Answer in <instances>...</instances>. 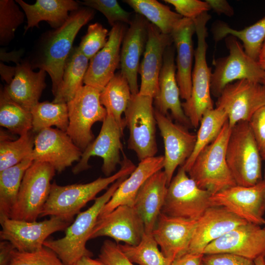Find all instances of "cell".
<instances>
[{
	"mask_svg": "<svg viewBox=\"0 0 265 265\" xmlns=\"http://www.w3.org/2000/svg\"><path fill=\"white\" fill-rule=\"evenodd\" d=\"M95 13L88 7L71 12L62 26L42 35L28 59L33 69L37 68L49 74L54 96L61 84L64 65L75 38L80 28L94 18Z\"/></svg>",
	"mask_w": 265,
	"mask_h": 265,
	"instance_id": "obj_1",
	"label": "cell"
},
{
	"mask_svg": "<svg viewBox=\"0 0 265 265\" xmlns=\"http://www.w3.org/2000/svg\"><path fill=\"white\" fill-rule=\"evenodd\" d=\"M123 159L121 168L114 174L105 178L99 177L87 184H75L67 186L58 185L55 182L51 185L48 198L40 216L60 217L72 221L74 216L90 201L119 178L129 176L135 169V165L122 152Z\"/></svg>",
	"mask_w": 265,
	"mask_h": 265,
	"instance_id": "obj_2",
	"label": "cell"
},
{
	"mask_svg": "<svg viewBox=\"0 0 265 265\" xmlns=\"http://www.w3.org/2000/svg\"><path fill=\"white\" fill-rule=\"evenodd\" d=\"M129 176H123L114 182L101 196L96 198L93 205L80 212L74 221L65 230V236L57 239H47L44 246L51 249L66 265H72L84 256L92 253L86 246L101 211Z\"/></svg>",
	"mask_w": 265,
	"mask_h": 265,
	"instance_id": "obj_3",
	"label": "cell"
},
{
	"mask_svg": "<svg viewBox=\"0 0 265 265\" xmlns=\"http://www.w3.org/2000/svg\"><path fill=\"white\" fill-rule=\"evenodd\" d=\"M211 18V15L205 12L193 19L197 45L194 55L192 90L190 97L182 103V106L192 127L195 128L199 126L203 115L214 108L210 89L212 72L206 59L208 48L206 25Z\"/></svg>",
	"mask_w": 265,
	"mask_h": 265,
	"instance_id": "obj_4",
	"label": "cell"
},
{
	"mask_svg": "<svg viewBox=\"0 0 265 265\" xmlns=\"http://www.w3.org/2000/svg\"><path fill=\"white\" fill-rule=\"evenodd\" d=\"M231 129L227 121L216 139L197 155L187 172L200 188L212 194L237 185L226 159Z\"/></svg>",
	"mask_w": 265,
	"mask_h": 265,
	"instance_id": "obj_5",
	"label": "cell"
},
{
	"mask_svg": "<svg viewBox=\"0 0 265 265\" xmlns=\"http://www.w3.org/2000/svg\"><path fill=\"white\" fill-rule=\"evenodd\" d=\"M226 159L237 185L251 186L263 180L261 152L248 121L232 128Z\"/></svg>",
	"mask_w": 265,
	"mask_h": 265,
	"instance_id": "obj_6",
	"label": "cell"
},
{
	"mask_svg": "<svg viewBox=\"0 0 265 265\" xmlns=\"http://www.w3.org/2000/svg\"><path fill=\"white\" fill-rule=\"evenodd\" d=\"M153 103L150 96L132 94L124 112L130 133L128 149L134 151L140 161L156 156L158 152Z\"/></svg>",
	"mask_w": 265,
	"mask_h": 265,
	"instance_id": "obj_7",
	"label": "cell"
},
{
	"mask_svg": "<svg viewBox=\"0 0 265 265\" xmlns=\"http://www.w3.org/2000/svg\"><path fill=\"white\" fill-rule=\"evenodd\" d=\"M229 54L213 61L214 69L211 78V93L218 97L228 84L241 80H248L263 83L265 72L258 61L250 57L238 39L229 35L225 38Z\"/></svg>",
	"mask_w": 265,
	"mask_h": 265,
	"instance_id": "obj_8",
	"label": "cell"
},
{
	"mask_svg": "<svg viewBox=\"0 0 265 265\" xmlns=\"http://www.w3.org/2000/svg\"><path fill=\"white\" fill-rule=\"evenodd\" d=\"M55 171L49 163L33 161L24 175L10 218L36 221L48 198Z\"/></svg>",
	"mask_w": 265,
	"mask_h": 265,
	"instance_id": "obj_9",
	"label": "cell"
},
{
	"mask_svg": "<svg viewBox=\"0 0 265 265\" xmlns=\"http://www.w3.org/2000/svg\"><path fill=\"white\" fill-rule=\"evenodd\" d=\"M101 91L84 85L67 104L69 124L66 132L83 152L94 140L91 128L97 122H103L107 115L101 104Z\"/></svg>",
	"mask_w": 265,
	"mask_h": 265,
	"instance_id": "obj_10",
	"label": "cell"
},
{
	"mask_svg": "<svg viewBox=\"0 0 265 265\" xmlns=\"http://www.w3.org/2000/svg\"><path fill=\"white\" fill-rule=\"evenodd\" d=\"M183 166L167 186L161 213L170 216L198 220L211 207L208 190L200 188Z\"/></svg>",
	"mask_w": 265,
	"mask_h": 265,
	"instance_id": "obj_11",
	"label": "cell"
},
{
	"mask_svg": "<svg viewBox=\"0 0 265 265\" xmlns=\"http://www.w3.org/2000/svg\"><path fill=\"white\" fill-rule=\"evenodd\" d=\"M265 106V85L248 80L227 84L218 97L216 107L227 114L232 128L240 121H249L259 109Z\"/></svg>",
	"mask_w": 265,
	"mask_h": 265,
	"instance_id": "obj_12",
	"label": "cell"
},
{
	"mask_svg": "<svg viewBox=\"0 0 265 265\" xmlns=\"http://www.w3.org/2000/svg\"><path fill=\"white\" fill-rule=\"evenodd\" d=\"M71 222L57 216L40 222L7 218L0 223V238L10 242L18 251L35 252L44 247L51 234L65 230Z\"/></svg>",
	"mask_w": 265,
	"mask_h": 265,
	"instance_id": "obj_13",
	"label": "cell"
},
{
	"mask_svg": "<svg viewBox=\"0 0 265 265\" xmlns=\"http://www.w3.org/2000/svg\"><path fill=\"white\" fill-rule=\"evenodd\" d=\"M28 59L16 63L15 66H8L0 62V73L6 82L2 88L14 102L31 110L39 102L46 86L47 72L43 70L34 72Z\"/></svg>",
	"mask_w": 265,
	"mask_h": 265,
	"instance_id": "obj_14",
	"label": "cell"
},
{
	"mask_svg": "<svg viewBox=\"0 0 265 265\" xmlns=\"http://www.w3.org/2000/svg\"><path fill=\"white\" fill-rule=\"evenodd\" d=\"M212 206L222 207L245 221L265 225V181L251 186H231L212 194Z\"/></svg>",
	"mask_w": 265,
	"mask_h": 265,
	"instance_id": "obj_15",
	"label": "cell"
},
{
	"mask_svg": "<svg viewBox=\"0 0 265 265\" xmlns=\"http://www.w3.org/2000/svg\"><path fill=\"white\" fill-rule=\"evenodd\" d=\"M124 129L110 114L107 113L98 135L82 152L80 159L73 168L72 172L77 174L88 169L90 167L89 159L97 156L103 160V173L106 177L111 176L117 166L122 162L120 152H123V146L121 138Z\"/></svg>",
	"mask_w": 265,
	"mask_h": 265,
	"instance_id": "obj_16",
	"label": "cell"
},
{
	"mask_svg": "<svg viewBox=\"0 0 265 265\" xmlns=\"http://www.w3.org/2000/svg\"><path fill=\"white\" fill-rule=\"evenodd\" d=\"M82 152L65 132L44 129L34 136V147L28 157L33 161L47 162L60 173L80 159Z\"/></svg>",
	"mask_w": 265,
	"mask_h": 265,
	"instance_id": "obj_17",
	"label": "cell"
},
{
	"mask_svg": "<svg viewBox=\"0 0 265 265\" xmlns=\"http://www.w3.org/2000/svg\"><path fill=\"white\" fill-rule=\"evenodd\" d=\"M155 115L164 143L163 171L168 186L176 169L182 166L192 154L196 134L189 132L186 126L173 123L167 115L155 108Z\"/></svg>",
	"mask_w": 265,
	"mask_h": 265,
	"instance_id": "obj_18",
	"label": "cell"
},
{
	"mask_svg": "<svg viewBox=\"0 0 265 265\" xmlns=\"http://www.w3.org/2000/svg\"><path fill=\"white\" fill-rule=\"evenodd\" d=\"M226 253L254 260L265 254V230L249 222L240 225L209 244L203 255Z\"/></svg>",
	"mask_w": 265,
	"mask_h": 265,
	"instance_id": "obj_19",
	"label": "cell"
},
{
	"mask_svg": "<svg viewBox=\"0 0 265 265\" xmlns=\"http://www.w3.org/2000/svg\"><path fill=\"white\" fill-rule=\"evenodd\" d=\"M145 233L143 220L133 206H118L104 217L98 219L90 238L108 237L118 243L137 245Z\"/></svg>",
	"mask_w": 265,
	"mask_h": 265,
	"instance_id": "obj_20",
	"label": "cell"
},
{
	"mask_svg": "<svg viewBox=\"0 0 265 265\" xmlns=\"http://www.w3.org/2000/svg\"><path fill=\"white\" fill-rule=\"evenodd\" d=\"M127 30L124 24L117 23L109 32L104 47L89 60L83 83L101 92L115 74L120 65L122 41Z\"/></svg>",
	"mask_w": 265,
	"mask_h": 265,
	"instance_id": "obj_21",
	"label": "cell"
},
{
	"mask_svg": "<svg viewBox=\"0 0 265 265\" xmlns=\"http://www.w3.org/2000/svg\"><path fill=\"white\" fill-rule=\"evenodd\" d=\"M173 44L171 34L162 33L149 22L148 38L139 73L141 84L139 94L154 99L159 91V79L166 49Z\"/></svg>",
	"mask_w": 265,
	"mask_h": 265,
	"instance_id": "obj_22",
	"label": "cell"
},
{
	"mask_svg": "<svg viewBox=\"0 0 265 265\" xmlns=\"http://www.w3.org/2000/svg\"><path fill=\"white\" fill-rule=\"evenodd\" d=\"M149 22L136 14L124 35L120 52L121 74L127 79L132 94L139 93L137 76L140 59L144 53L148 38Z\"/></svg>",
	"mask_w": 265,
	"mask_h": 265,
	"instance_id": "obj_23",
	"label": "cell"
},
{
	"mask_svg": "<svg viewBox=\"0 0 265 265\" xmlns=\"http://www.w3.org/2000/svg\"><path fill=\"white\" fill-rule=\"evenodd\" d=\"M197 220L160 213L152 234L166 257L174 261L187 252Z\"/></svg>",
	"mask_w": 265,
	"mask_h": 265,
	"instance_id": "obj_24",
	"label": "cell"
},
{
	"mask_svg": "<svg viewBox=\"0 0 265 265\" xmlns=\"http://www.w3.org/2000/svg\"><path fill=\"white\" fill-rule=\"evenodd\" d=\"M175 47L173 44L165 50L159 79V91L154 99L155 109L167 115L170 111L178 123L188 128L192 127L186 116L180 101V92L176 80Z\"/></svg>",
	"mask_w": 265,
	"mask_h": 265,
	"instance_id": "obj_25",
	"label": "cell"
},
{
	"mask_svg": "<svg viewBox=\"0 0 265 265\" xmlns=\"http://www.w3.org/2000/svg\"><path fill=\"white\" fill-rule=\"evenodd\" d=\"M246 222L224 207H210L197 220L187 253L203 255L209 244Z\"/></svg>",
	"mask_w": 265,
	"mask_h": 265,
	"instance_id": "obj_26",
	"label": "cell"
},
{
	"mask_svg": "<svg viewBox=\"0 0 265 265\" xmlns=\"http://www.w3.org/2000/svg\"><path fill=\"white\" fill-rule=\"evenodd\" d=\"M195 33L193 19L183 18L170 34L177 52L176 80L180 96L188 100L192 90V67L194 52L192 36Z\"/></svg>",
	"mask_w": 265,
	"mask_h": 265,
	"instance_id": "obj_27",
	"label": "cell"
},
{
	"mask_svg": "<svg viewBox=\"0 0 265 265\" xmlns=\"http://www.w3.org/2000/svg\"><path fill=\"white\" fill-rule=\"evenodd\" d=\"M166 175L162 170L150 176L142 185L133 207L141 217L145 232L152 233L163 206L167 189Z\"/></svg>",
	"mask_w": 265,
	"mask_h": 265,
	"instance_id": "obj_28",
	"label": "cell"
},
{
	"mask_svg": "<svg viewBox=\"0 0 265 265\" xmlns=\"http://www.w3.org/2000/svg\"><path fill=\"white\" fill-rule=\"evenodd\" d=\"M164 156L145 159L138 163L134 170L119 186L109 201L100 212L101 219L118 206H133L140 187L153 174L164 167Z\"/></svg>",
	"mask_w": 265,
	"mask_h": 265,
	"instance_id": "obj_29",
	"label": "cell"
},
{
	"mask_svg": "<svg viewBox=\"0 0 265 265\" xmlns=\"http://www.w3.org/2000/svg\"><path fill=\"white\" fill-rule=\"evenodd\" d=\"M15 1L23 9L27 19L25 33L30 28L38 27L39 23L46 21L53 29L62 26L71 12L78 10L80 3L73 0H37L30 4L23 0Z\"/></svg>",
	"mask_w": 265,
	"mask_h": 265,
	"instance_id": "obj_30",
	"label": "cell"
},
{
	"mask_svg": "<svg viewBox=\"0 0 265 265\" xmlns=\"http://www.w3.org/2000/svg\"><path fill=\"white\" fill-rule=\"evenodd\" d=\"M89 60L81 52L79 47H74L65 62L62 81L54 96V103H67L83 86Z\"/></svg>",
	"mask_w": 265,
	"mask_h": 265,
	"instance_id": "obj_31",
	"label": "cell"
},
{
	"mask_svg": "<svg viewBox=\"0 0 265 265\" xmlns=\"http://www.w3.org/2000/svg\"><path fill=\"white\" fill-rule=\"evenodd\" d=\"M213 38L217 42L231 35L242 41L245 53L258 61L260 52L265 40V17L253 25L240 30L230 27L223 22L215 23L212 28Z\"/></svg>",
	"mask_w": 265,
	"mask_h": 265,
	"instance_id": "obj_32",
	"label": "cell"
},
{
	"mask_svg": "<svg viewBox=\"0 0 265 265\" xmlns=\"http://www.w3.org/2000/svg\"><path fill=\"white\" fill-rule=\"evenodd\" d=\"M127 79L121 74L115 73L100 92V100L107 113L110 114L121 126H126L122 114L125 112L132 97Z\"/></svg>",
	"mask_w": 265,
	"mask_h": 265,
	"instance_id": "obj_33",
	"label": "cell"
},
{
	"mask_svg": "<svg viewBox=\"0 0 265 265\" xmlns=\"http://www.w3.org/2000/svg\"><path fill=\"white\" fill-rule=\"evenodd\" d=\"M32 162L28 157L0 172V223L10 218L24 175Z\"/></svg>",
	"mask_w": 265,
	"mask_h": 265,
	"instance_id": "obj_34",
	"label": "cell"
},
{
	"mask_svg": "<svg viewBox=\"0 0 265 265\" xmlns=\"http://www.w3.org/2000/svg\"><path fill=\"white\" fill-rule=\"evenodd\" d=\"M136 14L144 17L165 34H170L183 18L157 0H125Z\"/></svg>",
	"mask_w": 265,
	"mask_h": 265,
	"instance_id": "obj_35",
	"label": "cell"
},
{
	"mask_svg": "<svg viewBox=\"0 0 265 265\" xmlns=\"http://www.w3.org/2000/svg\"><path fill=\"white\" fill-rule=\"evenodd\" d=\"M228 121L226 112L216 107L207 111L203 116L196 134L194 150L189 158L182 166L187 173L200 152L218 136Z\"/></svg>",
	"mask_w": 265,
	"mask_h": 265,
	"instance_id": "obj_36",
	"label": "cell"
},
{
	"mask_svg": "<svg viewBox=\"0 0 265 265\" xmlns=\"http://www.w3.org/2000/svg\"><path fill=\"white\" fill-rule=\"evenodd\" d=\"M0 125L20 136L29 132L32 127L31 111L12 100L0 89Z\"/></svg>",
	"mask_w": 265,
	"mask_h": 265,
	"instance_id": "obj_37",
	"label": "cell"
},
{
	"mask_svg": "<svg viewBox=\"0 0 265 265\" xmlns=\"http://www.w3.org/2000/svg\"><path fill=\"white\" fill-rule=\"evenodd\" d=\"M30 111L32 116V133L36 134L52 126H55L57 129L67 132L69 124L67 103H54L49 101L38 102Z\"/></svg>",
	"mask_w": 265,
	"mask_h": 265,
	"instance_id": "obj_38",
	"label": "cell"
},
{
	"mask_svg": "<svg viewBox=\"0 0 265 265\" xmlns=\"http://www.w3.org/2000/svg\"><path fill=\"white\" fill-rule=\"evenodd\" d=\"M118 245L131 262L138 265H171L173 261L159 251L152 233L145 232L137 245Z\"/></svg>",
	"mask_w": 265,
	"mask_h": 265,
	"instance_id": "obj_39",
	"label": "cell"
},
{
	"mask_svg": "<svg viewBox=\"0 0 265 265\" xmlns=\"http://www.w3.org/2000/svg\"><path fill=\"white\" fill-rule=\"evenodd\" d=\"M6 134L0 132V172L14 166L28 158L34 147V136L30 132L20 136L17 140L6 137Z\"/></svg>",
	"mask_w": 265,
	"mask_h": 265,
	"instance_id": "obj_40",
	"label": "cell"
},
{
	"mask_svg": "<svg viewBox=\"0 0 265 265\" xmlns=\"http://www.w3.org/2000/svg\"><path fill=\"white\" fill-rule=\"evenodd\" d=\"M13 0H0V45L7 46L15 37V32L24 21L25 13Z\"/></svg>",
	"mask_w": 265,
	"mask_h": 265,
	"instance_id": "obj_41",
	"label": "cell"
},
{
	"mask_svg": "<svg viewBox=\"0 0 265 265\" xmlns=\"http://www.w3.org/2000/svg\"><path fill=\"white\" fill-rule=\"evenodd\" d=\"M79 3L101 12L106 18L108 23L113 27L117 23L131 24V13L126 11L116 0H84Z\"/></svg>",
	"mask_w": 265,
	"mask_h": 265,
	"instance_id": "obj_42",
	"label": "cell"
},
{
	"mask_svg": "<svg viewBox=\"0 0 265 265\" xmlns=\"http://www.w3.org/2000/svg\"><path fill=\"white\" fill-rule=\"evenodd\" d=\"M9 265H66L55 252L44 246L39 250L23 252L15 249Z\"/></svg>",
	"mask_w": 265,
	"mask_h": 265,
	"instance_id": "obj_43",
	"label": "cell"
},
{
	"mask_svg": "<svg viewBox=\"0 0 265 265\" xmlns=\"http://www.w3.org/2000/svg\"><path fill=\"white\" fill-rule=\"evenodd\" d=\"M109 31L99 23L89 25L86 34L81 38L79 47L90 60L106 45Z\"/></svg>",
	"mask_w": 265,
	"mask_h": 265,
	"instance_id": "obj_44",
	"label": "cell"
},
{
	"mask_svg": "<svg viewBox=\"0 0 265 265\" xmlns=\"http://www.w3.org/2000/svg\"><path fill=\"white\" fill-rule=\"evenodd\" d=\"M173 5L183 18L194 19L211 9L206 1L200 0H164Z\"/></svg>",
	"mask_w": 265,
	"mask_h": 265,
	"instance_id": "obj_45",
	"label": "cell"
},
{
	"mask_svg": "<svg viewBox=\"0 0 265 265\" xmlns=\"http://www.w3.org/2000/svg\"><path fill=\"white\" fill-rule=\"evenodd\" d=\"M99 257L106 265H133L120 249L118 243L110 240L104 241Z\"/></svg>",
	"mask_w": 265,
	"mask_h": 265,
	"instance_id": "obj_46",
	"label": "cell"
},
{
	"mask_svg": "<svg viewBox=\"0 0 265 265\" xmlns=\"http://www.w3.org/2000/svg\"><path fill=\"white\" fill-rule=\"evenodd\" d=\"M203 265H256L254 260L230 254L203 255Z\"/></svg>",
	"mask_w": 265,
	"mask_h": 265,
	"instance_id": "obj_47",
	"label": "cell"
},
{
	"mask_svg": "<svg viewBox=\"0 0 265 265\" xmlns=\"http://www.w3.org/2000/svg\"><path fill=\"white\" fill-rule=\"evenodd\" d=\"M248 123L261 152L265 148V106L255 112Z\"/></svg>",
	"mask_w": 265,
	"mask_h": 265,
	"instance_id": "obj_48",
	"label": "cell"
},
{
	"mask_svg": "<svg viewBox=\"0 0 265 265\" xmlns=\"http://www.w3.org/2000/svg\"><path fill=\"white\" fill-rule=\"evenodd\" d=\"M212 9L217 14H224L229 17L234 14L233 7L225 0H206Z\"/></svg>",
	"mask_w": 265,
	"mask_h": 265,
	"instance_id": "obj_49",
	"label": "cell"
},
{
	"mask_svg": "<svg viewBox=\"0 0 265 265\" xmlns=\"http://www.w3.org/2000/svg\"><path fill=\"white\" fill-rule=\"evenodd\" d=\"M203 254L186 253L176 258L171 265H201Z\"/></svg>",
	"mask_w": 265,
	"mask_h": 265,
	"instance_id": "obj_50",
	"label": "cell"
},
{
	"mask_svg": "<svg viewBox=\"0 0 265 265\" xmlns=\"http://www.w3.org/2000/svg\"><path fill=\"white\" fill-rule=\"evenodd\" d=\"M15 248L10 242L2 240L0 242V265H9L12 253Z\"/></svg>",
	"mask_w": 265,
	"mask_h": 265,
	"instance_id": "obj_51",
	"label": "cell"
},
{
	"mask_svg": "<svg viewBox=\"0 0 265 265\" xmlns=\"http://www.w3.org/2000/svg\"><path fill=\"white\" fill-rule=\"evenodd\" d=\"M72 265H106L100 259H94L90 256H84Z\"/></svg>",
	"mask_w": 265,
	"mask_h": 265,
	"instance_id": "obj_52",
	"label": "cell"
},
{
	"mask_svg": "<svg viewBox=\"0 0 265 265\" xmlns=\"http://www.w3.org/2000/svg\"><path fill=\"white\" fill-rule=\"evenodd\" d=\"M254 261L256 265H265V260L264 255L258 257Z\"/></svg>",
	"mask_w": 265,
	"mask_h": 265,
	"instance_id": "obj_53",
	"label": "cell"
},
{
	"mask_svg": "<svg viewBox=\"0 0 265 265\" xmlns=\"http://www.w3.org/2000/svg\"><path fill=\"white\" fill-rule=\"evenodd\" d=\"M263 59H265V40L262 45L259 56V60Z\"/></svg>",
	"mask_w": 265,
	"mask_h": 265,
	"instance_id": "obj_54",
	"label": "cell"
},
{
	"mask_svg": "<svg viewBox=\"0 0 265 265\" xmlns=\"http://www.w3.org/2000/svg\"><path fill=\"white\" fill-rule=\"evenodd\" d=\"M258 63L262 69L265 72V59H259Z\"/></svg>",
	"mask_w": 265,
	"mask_h": 265,
	"instance_id": "obj_55",
	"label": "cell"
},
{
	"mask_svg": "<svg viewBox=\"0 0 265 265\" xmlns=\"http://www.w3.org/2000/svg\"><path fill=\"white\" fill-rule=\"evenodd\" d=\"M262 159L265 160V148L261 151Z\"/></svg>",
	"mask_w": 265,
	"mask_h": 265,
	"instance_id": "obj_56",
	"label": "cell"
},
{
	"mask_svg": "<svg viewBox=\"0 0 265 265\" xmlns=\"http://www.w3.org/2000/svg\"><path fill=\"white\" fill-rule=\"evenodd\" d=\"M263 179H264V181H265V169H264V178ZM264 229L265 230V227H264Z\"/></svg>",
	"mask_w": 265,
	"mask_h": 265,
	"instance_id": "obj_57",
	"label": "cell"
},
{
	"mask_svg": "<svg viewBox=\"0 0 265 265\" xmlns=\"http://www.w3.org/2000/svg\"><path fill=\"white\" fill-rule=\"evenodd\" d=\"M263 84H264V85H265V80H264V81L263 82Z\"/></svg>",
	"mask_w": 265,
	"mask_h": 265,
	"instance_id": "obj_58",
	"label": "cell"
},
{
	"mask_svg": "<svg viewBox=\"0 0 265 265\" xmlns=\"http://www.w3.org/2000/svg\"><path fill=\"white\" fill-rule=\"evenodd\" d=\"M264 257L265 260V255H264Z\"/></svg>",
	"mask_w": 265,
	"mask_h": 265,
	"instance_id": "obj_59",
	"label": "cell"
},
{
	"mask_svg": "<svg viewBox=\"0 0 265 265\" xmlns=\"http://www.w3.org/2000/svg\"><path fill=\"white\" fill-rule=\"evenodd\" d=\"M201 265H202V263Z\"/></svg>",
	"mask_w": 265,
	"mask_h": 265,
	"instance_id": "obj_60",
	"label": "cell"
}]
</instances>
